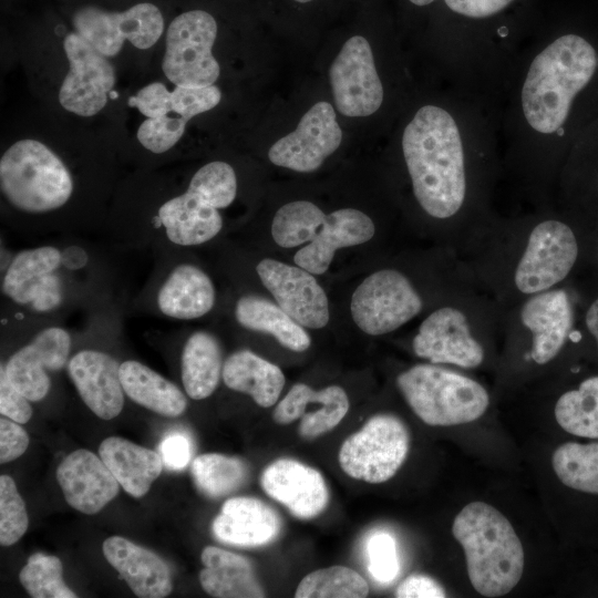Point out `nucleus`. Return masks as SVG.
Here are the masks:
<instances>
[{
    "instance_id": "nucleus-1",
    "label": "nucleus",
    "mask_w": 598,
    "mask_h": 598,
    "mask_svg": "<svg viewBox=\"0 0 598 598\" xmlns=\"http://www.w3.org/2000/svg\"><path fill=\"white\" fill-rule=\"evenodd\" d=\"M71 4L1 48L2 75L52 111L113 131L125 97L152 72L168 18L153 0Z\"/></svg>"
},
{
    "instance_id": "nucleus-2",
    "label": "nucleus",
    "mask_w": 598,
    "mask_h": 598,
    "mask_svg": "<svg viewBox=\"0 0 598 598\" xmlns=\"http://www.w3.org/2000/svg\"><path fill=\"white\" fill-rule=\"evenodd\" d=\"M2 112L0 218L31 237L103 233L126 173L112 130L60 114L25 92Z\"/></svg>"
},
{
    "instance_id": "nucleus-3",
    "label": "nucleus",
    "mask_w": 598,
    "mask_h": 598,
    "mask_svg": "<svg viewBox=\"0 0 598 598\" xmlns=\"http://www.w3.org/2000/svg\"><path fill=\"white\" fill-rule=\"evenodd\" d=\"M239 192L236 167L223 158L127 169L103 234L121 249H192L216 239L224 210Z\"/></svg>"
},
{
    "instance_id": "nucleus-4",
    "label": "nucleus",
    "mask_w": 598,
    "mask_h": 598,
    "mask_svg": "<svg viewBox=\"0 0 598 598\" xmlns=\"http://www.w3.org/2000/svg\"><path fill=\"white\" fill-rule=\"evenodd\" d=\"M1 329L22 337L76 310L123 308L111 252L85 236L59 235L13 252L1 266Z\"/></svg>"
},
{
    "instance_id": "nucleus-5",
    "label": "nucleus",
    "mask_w": 598,
    "mask_h": 598,
    "mask_svg": "<svg viewBox=\"0 0 598 598\" xmlns=\"http://www.w3.org/2000/svg\"><path fill=\"white\" fill-rule=\"evenodd\" d=\"M402 151L421 207L435 218L455 215L465 199L466 176L453 116L435 105L422 106L404 128Z\"/></svg>"
},
{
    "instance_id": "nucleus-6",
    "label": "nucleus",
    "mask_w": 598,
    "mask_h": 598,
    "mask_svg": "<svg viewBox=\"0 0 598 598\" xmlns=\"http://www.w3.org/2000/svg\"><path fill=\"white\" fill-rule=\"evenodd\" d=\"M597 66L595 48L573 33L559 37L537 54L522 89L523 113L530 127L543 134L557 132Z\"/></svg>"
},
{
    "instance_id": "nucleus-7",
    "label": "nucleus",
    "mask_w": 598,
    "mask_h": 598,
    "mask_svg": "<svg viewBox=\"0 0 598 598\" xmlns=\"http://www.w3.org/2000/svg\"><path fill=\"white\" fill-rule=\"evenodd\" d=\"M452 533L464 549L467 575L478 594L501 597L518 584L524 549L499 511L483 502L470 503L454 518Z\"/></svg>"
},
{
    "instance_id": "nucleus-8",
    "label": "nucleus",
    "mask_w": 598,
    "mask_h": 598,
    "mask_svg": "<svg viewBox=\"0 0 598 598\" xmlns=\"http://www.w3.org/2000/svg\"><path fill=\"white\" fill-rule=\"evenodd\" d=\"M188 249L154 252L153 269L131 307L158 318L192 321L216 306L217 290L208 272L187 258Z\"/></svg>"
},
{
    "instance_id": "nucleus-9",
    "label": "nucleus",
    "mask_w": 598,
    "mask_h": 598,
    "mask_svg": "<svg viewBox=\"0 0 598 598\" xmlns=\"http://www.w3.org/2000/svg\"><path fill=\"white\" fill-rule=\"evenodd\" d=\"M218 34V21L207 10L172 14L151 73L177 85H219L224 73L213 55Z\"/></svg>"
},
{
    "instance_id": "nucleus-10",
    "label": "nucleus",
    "mask_w": 598,
    "mask_h": 598,
    "mask_svg": "<svg viewBox=\"0 0 598 598\" xmlns=\"http://www.w3.org/2000/svg\"><path fill=\"white\" fill-rule=\"evenodd\" d=\"M396 384L412 411L433 426L473 422L489 403L478 382L431 364H417L402 372Z\"/></svg>"
},
{
    "instance_id": "nucleus-11",
    "label": "nucleus",
    "mask_w": 598,
    "mask_h": 598,
    "mask_svg": "<svg viewBox=\"0 0 598 598\" xmlns=\"http://www.w3.org/2000/svg\"><path fill=\"white\" fill-rule=\"evenodd\" d=\"M409 445L408 429L399 417L377 414L341 444L339 465L354 480L383 483L399 471L406 458Z\"/></svg>"
},
{
    "instance_id": "nucleus-12",
    "label": "nucleus",
    "mask_w": 598,
    "mask_h": 598,
    "mask_svg": "<svg viewBox=\"0 0 598 598\" xmlns=\"http://www.w3.org/2000/svg\"><path fill=\"white\" fill-rule=\"evenodd\" d=\"M23 338L27 341L1 362L10 382L31 402L48 396L52 374L68 367L73 348V334L62 323L37 328Z\"/></svg>"
},
{
    "instance_id": "nucleus-13",
    "label": "nucleus",
    "mask_w": 598,
    "mask_h": 598,
    "mask_svg": "<svg viewBox=\"0 0 598 598\" xmlns=\"http://www.w3.org/2000/svg\"><path fill=\"white\" fill-rule=\"evenodd\" d=\"M421 309L422 300L408 278L393 269L368 276L354 290L350 303L353 321L371 336L400 328Z\"/></svg>"
},
{
    "instance_id": "nucleus-14",
    "label": "nucleus",
    "mask_w": 598,
    "mask_h": 598,
    "mask_svg": "<svg viewBox=\"0 0 598 598\" xmlns=\"http://www.w3.org/2000/svg\"><path fill=\"white\" fill-rule=\"evenodd\" d=\"M577 256V239L568 225L555 219L538 224L515 271L517 289L530 295L551 288L567 277Z\"/></svg>"
},
{
    "instance_id": "nucleus-15",
    "label": "nucleus",
    "mask_w": 598,
    "mask_h": 598,
    "mask_svg": "<svg viewBox=\"0 0 598 598\" xmlns=\"http://www.w3.org/2000/svg\"><path fill=\"white\" fill-rule=\"evenodd\" d=\"M329 80L336 107L346 116H369L383 102V86L372 50L361 35L346 41L330 66Z\"/></svg>"
},
{
    "instance_id": "nucleus-16",
    "label": "nucleus",
    "mask_w": 598,
    "mask_h": 598,
    "mask_svg": "<svg viewBox=\"0 0 598 598\" xmlns=\"http://www.w3.org/2000/svg\"><path fill=\"white\" fill-rule=\"evenodd\" d=\"M342 142V130L333 106L324 101L313 104L296 130L279 138L268 151L269 161L300 173L318 169Z\"/></svg>"
},
{
    "instance_id": "nucleus-17",
    "label": "nucleus",
    "mask_w": 598,
    "mask_h": 598,
    "mask_svg": "<svg viewBox=\"0 0 598 598\" xmlns=\"http://www.w3.org/2000/svg\"><path fill=\"white\" fill-rule=\"evenodd\" d=\"M255 269L278 306L302 327L320 329L328 323V299L313 274L270 258L260 260Z\"/></svg>"
},
{
    "instance_id": "nucleus-18",
    "label": "nucleus",
    "mask_w": 598,
    "mask_h": 598,
    "mask_svg": "<svg viewBox=\"0 0 598 598\" xmlns=\"http://www.w3.org/2000/svg\"><path fill=\"white\" fill-rule=\"evenodd\" d=\"M121 362L110 352L84 347L71 354L66 372L84 404L100 419L117 416L125 392L120 378Z\"/></svg>"
},
{
    "instance_id": "nucleus-19",
    "label": "nucleus",
    "mask_w": 598,
    "mask_h": 598,
    "mask_svg": "<svg viewBox=\"0 0 598 598\" xmlns=\"http://www.w3.org/2000/svg\"><path fill=\"white\" fill-rule=\"evenodd\" d=\"M413 350L433 363L462 368L478 367L484 359V350L472 337L465 315L453 307L435 310L421 323Z\"/></svg>"
},
{
    "instance_id": "nucleus-20",
    "label": "nucleus",
    "mask_w": 598,
    "mask_h": 598,
    "mask_svg": "<svg viewBox=\"0 0 598 598\" xmlns=\"http://www.w3.org/2000/svg\"><path fill=\"white\" fill-rule=\"evenodd\" d=\"M265 493L295 517L311 519L327 507L329 491L321 473L292 458H278L261 473Z\"/></svg>"
},
{
    "instance_id": "nucleus-21",
    "label": "nucleus",
    "mask_w": 598,
    "mask_h": 598,
    "mask_svg": "<svg viewBox=\"0 0 598 598\" xmlns=\"http://www.w3.org/2000/svg\"><path fill=\"white\" fill-rule=\"evenodd\" d=\"M56 480L68 504L87 515L99 513L120 489V483L103 460L83 448L60 463Z\"/></svg>"
},
{
    "instance_id": "nucleus-22",
    "label": "nucleus",
    "mask_w": 598,
    "mask_h": 598,
    "mask_svg": "<svg viewBox=\"0 0 598 598\" xmlns=\"http://www.w3.org/2000/svg\"><path fill=\"white\" fill-rule=\"evenodd\" d=\"M520 320L533 333L532 359L538 364L549 362L573 328L574 311L567 292L560 289L538 292L523 306Z\"/></svg>"
},
{
    "instance_id": "nucleus-23",
    "label": "nucleus",
    "mask_w": 598,
    "mask_h": 598,
    "mask_svg": "<svg viewBox=\"0 0 598 598\" xmlns=\"http://www.w3.org/2000/svg\"><path fill=\"white\" fill-rule=\"evenodd\" d=\"M374 231L372 219L361 210L338 209L326 216L315 238L296 252L293 261L313 275H321L338 249L363 244Z\"/></svg>"
},
{
    "instance_id": "nucleus-24",
    "label": "nucleus",
    "mask_w": 598,
    "mask_h": 598,
    "mask_svg": "<svg viewBox=\"0 0 598 598\" xmlns=\"http://www.w3.org/2000/svg\"><path fill=\"white\" fill-rule=\"evenodd\" d=\"M102 549L106 560L137 597L163 598L171 594V570L155 553L121 536L106 538Z\"/></svg>"
},
{
    "instance_id": "nucleus-25",
    "label": "nucleus",
    "mask_w": 598,
    "mask_h": 598,
    "mask_svg": "<svg viewBox=\"0 0 598 598\" xmlns=\"http://www.w3.org/2000/svg\"><path fill=\"white\" fill-rule=\"evenodd\" d=\"M212 529L225 544L255 547L272 542L281 530L277 512L255 497L227 499L215 517Z\"/></svg>"
},
{
    "instance_id": "nucleus-26",
    "label": "nucleus",
    "mask_w": 598,
    "mask_h": 598,
    "mask_svg": "<svg viewBox=\"0 0 598 598\" xmlns=\"http://www.w3.org/2000/svg\"><path fill=\"white\" fill-rule=\"evenodd\" d=\"M204 568L199 573L203 589L217 598H260L259 585L251 563L244 556L207 546L200 555Z\"/></svg>"
},
{
    "instance_id": "nucleus-27",
    "label": "nucleus",
    "mask_w": 598,
    "mask_h": 598,
    "mask_svg": "<svg viewBox=\"0 0 598 598\" xmlns=\"http://www.w3.org/2000/svg\"><path fill=\"white\" fill-rule=\"evenodd\" d=\"M223 349L218 338L206 330H195L185 338L179 358L183 389L192 400L209 398L221 379Z\"/></svg>"
},
{
    "instance_id": "nucleus-28",
    "label": "nucleus",
    "mask_w": 598,
    "mask_h": 598,
    "mask_svg": "<svg viewBox=\"0 0 598 598\" xmlns=\"http://www.w3.org/2000/svg\"><path fill=\"white\" fill-rule=\"evenodd\" d=\"M99 455L133 497H142L150 491L164 465L157 452L118 436L103 440Z\"/></svg>"
},
{
    "instance_id": "nucleus-29",
    "label": "nucleus",
    "mask_w": 598,
    "mask_h": 598,
    "mask_svg": "<svg viewBox=\"0 0 598 598\" xmlns=\"http://www.w3.org/2000/svg\"><path fill=\"white\" fill-rule=\"evenodd\" d=\"M221 380L228 389L249 395L261 408L276 404L286 382L278 365L247 349L228 355Z\"/></svg>"
},
{
    "instance_id": "nucleus-30",
    "label": "nucleus",
    "mask_w": 598,
    "mask_h": 598,
    "mask_svg": "<svg viewBox=\"0 0 598 598\" xmlns=\"http://www.w3.org/2000/svg\"><path fill=\"white\" fill-rule=\"evenodd\" d=\"M120 378L125 395L134 403L167 417L186 411L185 391L141 361H122Z\"/></svg>"
},
{
    "instance_id": "nucleus-31",
    "label": "nucleus",
    "mask_w": 598,
    "mask_h": 598,
    "mask_svg": "<svg viewBox=\"0 0 598 598\" xmlns=\"http://www.w3.org/2000/svg\"><path fill=\"white\" fill-rule=\"evenodd\" d=\"M234 318L241 328L271 334L289 350L302 352L310 347L311 340L303 327L264 297L240 296L234 305Z\"/></svg>"
},
{
    "instance_id": "nucleus-32",
    "label": "nucleus",
    "mask_w": 598,
    "mask_h": 598,
    "mask_svg": "<svg viewBox=\"0 0 598 598\" xmlns=\"http://www.w3.org/2000/svg\"><path fill=\"white\" fill-rule=\"evenodd\" d=\"M555 417L566 432L598 439V377L584 380L575 390L565 392L556 402Z\"/></svg>"
},
{
    "instance_id": "nucleus-33",
    "label": "nucleus",
    "mask_w": 598,
    "mask_h": 598,
    "mask_svg": "<svg viewBox=\"0 0 598 598\" xmlns=\"http://www.w3.org/2000/svg\"><path fill=\"white\" fill-rule=\"evenodd\" d=\"M190 472L198 489L208 497L219 498L245 484L249 468L244 460L219 453L195 457Z\"/></svg>"
},
{
    "instance_id": "nucleus-34",
    "label": "nucleus",
    "mask_w": 598,
    "mask_h": 598,
    "mask_svg": "<svg viewBox=\"0 0 598 598\" xmlns=\"http://www.w3.org/2000/svg\"><path fill=\"white\" fill-rule=\"evenodd\" d=\"M551 465L564 485L584 493L598 494V442L564 443L555 450Z\"/></svg>"
},
{
    "instance_id": "nucleus-35",
    "label": "nucleus",
    "mask_w": 598,
    "mask_h": 598,
    "mask_svg": "<svg viewBox=\"0 0 598 598\" xmlns=\"http://www.w3.org/2000/svg\"><path fill=\"white\" fill-rule=\"evenodd\" d=\"M367 580L347 566H330L306 575L299 582L296 598H364Z\"/></svg>"
},
{
    "instance_id": "nucleus-36",
    "label": "nucleus",
    "mask_w": 598,
    "mask_h": 598,
    "mask_svg": "<svg viewBox=\"0 0 598 598\" xmlns=\"http://www.w3.org/2000/svg\"><path fill=\"white\" fill-rule=\"evenodd\" d=\"M326 214L313 203L295 200L281 206L272 220L271 235L277 245L292 248L310 243L322 225Z\"/></svg>"
},
{
    "instance_id": "nucleus-37",
    "label": "nucleus",
    "mask_w": 598,
    "mask_h": 598,
    "mask_svg": "<svg viewBox=\"0 0 598 598\" xmlns=\"http://www.w3.org/2000/svg\"><path fill=\"white\" fill-rule=\"evenodd\" d=\"M61 560L51 555L35 553L19 574V580L33 598H76L64 582Z\"/></svg>"
},
{
    "instance_id": "nucleus-38",
    "label": "nucleus",
    "mask_w": 598,
    "mask_h": 598,
    "mask_svg": "<svg viewBox=\"0 0 598 598\" xmlns=\"http://www.w3.org/2000/svg\"><path fill=\"white\" fill-rule=\"evenodd\" d=\"M316 405V410L300 417L298 431L305 439H313L334 429L350 408L346 391L338 385L321 389Z\"/></svg>"
},
{
    "instance_id": "nucleus-39",
    "label": "nucleus",
    "mask_w": 598,
    "mask_h": 598,
    "mask_svg": "<svg viewBox=\"0 0 598 598\" xmlns=\"http://www.w3.org/2000/svg\"><path fill=\"white\" fill-rule=\"evenodd\" d=\"M29 517L12 477L0 476V544L11 546L27 532Z\"/></svg>"
},
{
    "instance_id": "nucleus-40",
    "label": "nucleus",
    "mask_w": 598,
    "mask_h": 598,
    "mask_svg": "<svg viewBox=\"0 0 598 598\" xmlns=\"http://www.w3.org/2000/svg\"><path fill=\"white\" fill-rule=\"evenodd\" d=\"M368 569L379 582L392 581L399 573V557L394 538L384 532L373 534L367 544Z\"/></svg>"
},
{
    "instance_id": "nucleus-41",
    "label": "nucleus",
    "mask_w": 598,
    "mask_h": 598,
    "mask_svg": "<svg viewBox=\"0 0 598 598\" xmlns=\"http://www.w3.org/2000/svg\"><path fill=\"white\" fill-rule=\"evenodd\" d=\"M0 413L20 424L27 423L33 413L31 401L8 379L0 365Z\"/></svg>"
},
{
    "instance_id": "nucleus-42",
    "label": "nucleus",
    "mask_w": 598,
    "mask_h": 598,
    "mask_svg": "<svg viewBox=\"0 0 598 598\" xmlns=\"http://www.w3.org/2000/svg\"><path fill=\"white\" fill-rule=\"evenodd\" d=\"M20 423L7 416L0 419V462L7 463L21 456L28 445L29 436Z\"/></svg>"
},
{
    "instance_id": "nucleus-43",
    "label": "nucleus",
    "mask_w": 598,
    "mask_h": 598,
    "mask_svg": "<svg viewBox=\"0 0 598 598\" xmlns=\"http://www.w3.org/2000/svg\"><path fill=\"white\" fill-rule=\"evenodd\" d=\"M163 464L168 470L179 471L190 460V443L187 436L181 433L166 435L158 447Z\"/></svg>"
},
{
    "instance_id": "nucleus-44",
    "label": "nucleus",
    "mask_w": 598,
    "mask_h": 598,
    "mask_svg": "<svg viewBox=\"0 0 598 598\" xmlns=\"http://www.w3.org/2000/svg\"><path fill=\"white\" fill-rule=\"evenodd\" d=\"M445 596L444 588L435 579L421 574L410 575L395 590L398 598H441Z\"/></svg>"
},
{
    "instance_id": "nucleus-45",
    "label": "nucleus",
    "mask_w": 598,
    "mask_h": 598,
    "mask_svg": "<svg viewBox=\"0 0 598 598\" xmlns=\"http://www.w3.org/2000/svg\"><path fill=\"white\" fill-rule=\"evenodd\" d=\"M455 13L482 19L494 16L505 9L514 0H444Z\"/></svg>"
},
{
    "instance_id": "nucleus-46",
    "label": "nucleus",
    "mask_w": 598,
    "mask_h": 598,
    "mask_svg": "<svg viewBox=\"0 0 598 598\" xmlns=\"http://www.w3.org/2000/svg\"><path fill=\"white\" fill-rule=\"evenodd\" d=\"M585 321L589 333L594 337L598 347V298L589 306Z\"/></svg>"
},
{
    "instance_id": "nucleus-47",
    "label": "nucleus",
    "mask_w": 598,
    "mask_h": 598,
    "mask_svg": "<svg viewBox=\"0 0 598 598\" xmlns=\"http://www.w3.org/2000/svg\"><path fill=\"white\" fill-rule=\"evenodd\" d=\"M409 1L415 6L423 7V6H427L432 3L434 0H409Z\"/></svg>"
},
{
    "instance_id": "nucleus-48",
    "label": "nucleus",
    "mask_w": 598,
    "mask_h": 598,
    "mask_svg": "<svg viewBox=\"0 0 598 598\" xmlns=\"http://www.w3.org/2000/svg\"><path fill=\"white\" fill-rule=\"evenodd\" d=\"M296 2H299V3H307V2H310V1H313V0H293Z\"/></svg>"
}]
</instances>
